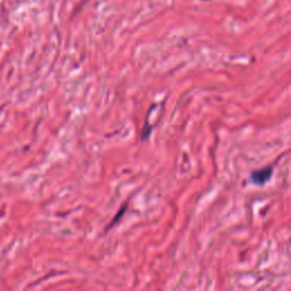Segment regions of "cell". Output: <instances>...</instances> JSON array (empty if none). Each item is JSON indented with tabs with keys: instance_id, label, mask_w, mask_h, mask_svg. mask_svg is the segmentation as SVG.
<instances>
[{
	"instance_id": "6da1fadb",
	"label": "cell",
	"mask_w": 291,
	"mask_h": 291,
	"mask_svg": "<svg viewBox=\"0 0 291 291\" xmlns=\"http://www.w3.org/2000/svg\"><path fill=\"white\" fill-rule=\"evenodd\" d=\"M272 173H273V167L272 166L264 167V169L254 171L250 175V181L255 184H264L271 179Z\"/></svg>"
}]
</instances>
